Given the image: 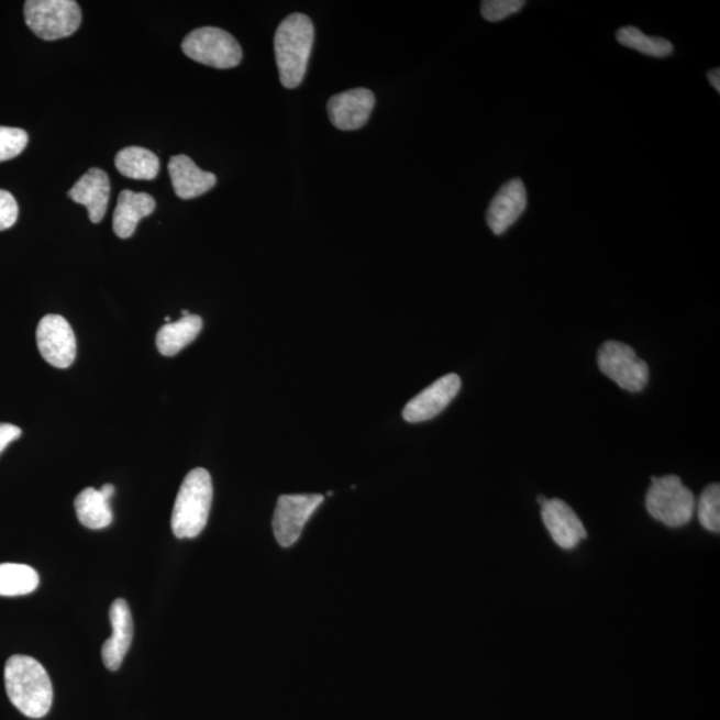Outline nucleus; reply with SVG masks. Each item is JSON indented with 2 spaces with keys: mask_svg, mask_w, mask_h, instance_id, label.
I'll return each mask as SVG.
<instances>
[{
  "mask_svg": "<svg viewBox=\"0 0 720 720\" xmlns=\"http://www.w3.org/2000/svg\"><path fill=\"white\" fill-rule=\"evenodd\" d=\"M4 685L11 704L27 718L46 717L54 690L46 668L34 657L11 656L4 666Z\"/></svg>",
  "mask_w": 720,
  "mask_h": 720,
  "instance_id": "nucleus-1",
  "label": "nucleus"
},
{
  "mask_svg": "<svg viewBox=\"0 0 720 720\" xmlns=\"http://www.w3.org/2000/svg\"><path fill=\"white\" fill-rule=\"evenodd\" d=\"M314 37V24L304 14L288 15L279 24L274 37V49L279 78L286 89H297L302 84Z\"/></svg>",
  "mask_w": 720,
  "mask_h": 720,
  "instance_id": "nucleus-2",
  "label": "nucleus"
},
{
  "mask_svg": "<svg viewBox=\"0 0 720 720\" xmlns=\"http://www.w3.org/2000/svg\"><path fill=\"white\" fill-rule=\"evenodd\" d=\"M212 480L208 469L193 468L186 475L175 500L171 529L179 540H192L208 524L212 503Z\"/></svg>",
  "mask_w": 720,
  "mask_h": 720,
  "instance_id": "nucleus-3",
  "label": "nucleus"
},
{
  "mask_svg": "<svg viewBox=\"0 0 720 720\" xmlns=\"http://www.w3.org/2000/svg\"><path fill=\"white\" fill-rule=\"evenodd\" d=\"M646 496V507L651 517L668 528H682L691 521L697 507L690 488L682 484L678 475L653 478Z\"/></svg>",
  "mask_w": 720,
  "mask_h": 720,
  "instance_id": "nucleus-4",
  "label": "nucleus"
},
{
  "mask_svg": "<svg viewBox=\"0 0 720 720\" xmlns=\"http://www.w3.org/2000/svg\"><path fill=\"white\" fill-rule=\"evenodd\" d=\"M24 21L43 41L70 36L81 23V10L74 0H29L24 3Z\"/></svg>",
  "mask_w": 720,
  "mask_h": 720,
  "instance_id": "nucleus-5",
  "label": "nucleus"
},
{
  "mask_svg": "<svg viewBox=\"0 0 720 720\" xmlns=\"http://www.w3.org/2000/svg\"><path fill=\"white\" fill-rule=\"evenodd\" d=\"M181 49L200 65L228 70L241 65L243 53L233 35L218 27L191 31L181 43Z\"/></svg>",
  "mask_w": 720,
  "mask_h": 720,
  "instance_id": "nucleus-6",
  "label": "nucleus"
},
{
  "mask_svg": "<svg viewBox=\"0 0 720 720\" xmlns=\"http://www.w3.org/2000/svg\"><path fill=\"white\" fill-rule=\"evenodd\" d=\"M598 366L606 377L625 391L640 392L649 384L647 363L638 358L628 344L616 341L603 343L598 353Z\"/></svg>",
  "mask_w": 720,
  "mask_h": 720,
  "instance_id": "nucleus-7",
  "label": "nucleus"
},
{
  "mask_svg": "<svg viewBox=\"0 0 720 720\" xmlns=\"http://www.w3.org/2000/svg\"><path fill=\"white\" fill-rule=\"evenodd\" d=\"M323 500L324 497L319 494L279 497L273 519L274 535L279 546L291 547L299 541L304 525Z\"/></svg>",
  "mask_w": 720,
  "mask_h": 720,
  "instance_id": "nucleus-8",
  "label": "nucleus"
},
{
  "mask_svg": "<svg viewBox=\"0 0 720 720\" xmlns=\"http://www.w3.org/2000/svg\"><path fill=\"white\" fill-rule=\"evenodd\" d=\"M36 344L48 365L70 367L77 356V340L70 323L64 317L48 314L36 329Z\"/></svg>",
  "mask_w": 720,
  "mask_h": 720,
  "instance_id": "nucleus-9",
  "label": "nucleus"
},
{
  "mask_svg": "<svg viewBox=\"0 0 720 720\" xmlns=\"http://www.w3.org/2000/svg\"><path fill=\"white\" fill-rule=\"evenodd\" d=\"M462 387L459 375L448 374L424 388L414 399L406 405L405 421L419 423L430 421L441 414L446 407L458 396Z\"/></svg>",
  "mask_w": 720,
  "mask_h": 720,
  "instance_id": "nucleus-10",
  "label": "nucleus"
},
{
  "mask_svg": "<svg viewBox=\"0 0 720 720\" xmlns=\"http://www.w3.org/2000/svg\"><path fill=\"white\" fill-rule=\"evenodd\" d=\"M375 106L374 93L367 89H353L330 98V121L342 131L359 130L368 122Z\"/></svg>",
  "mask_w": 720,
  "mask_h": 720,
  "instance_id": "nucleus-11",
  "label": "nucleus"
},
{
  "mask_svg": "<svg viewBox=\"0 0 720 720\" xmlns=\"http://www.w3.org/2000/svg\"><path fill=\"white\" fill-rule=\"evenodd\" d=\"M542 519L551 538L561 549L573 550L587 538L579 517L561 499H547L542 505Z\"/></svg>",
  "mask_w": 720,
  "mask_h": 720,
  "instance_id": "nucleus-12",
  "label": "nucleus"
},
{
  "mask_svg": "<svg viewBox=\"0 0 720 720\" xmlns=\"http://www.w3.org/2000/svg\"><path fill=\"white\" fill-rule=\"evenodd\" d=\"M528 208V192L521 179H512L500 187L487 210L488 228L496 235H502L517 223Z\"/></svg>",
  "mask_w": 720,
  "mask_h": 720,
  "instance_id": "nucleus-13",
  "label": "nucleus"
},
{
  "mask_svg": "<svg viewBox=\"0 0 720 720\" xmlns=\"http://www.w3.org/2000/svg\"><path fill=\"white\" fill-rule=\"evenodd\" d=\"M112 635L102 647V660L110 672L122 666L134 636V622L130 606L124 599H117L110 607Z\"/></svg>",
  "mask_w": 720,
  "mask_h": 720,
  "instance_id": "nucleus-14",
  "label": "nucleus"
},
{
  "mask_svg": "<svg viewBox=\"0 0 720 720\" xmlns=\"http://www.w3.org/2000/svg\"><path fill=\"white\" fill-rule=\"evenodd\" d=\"M109 175L100 168L93 167L81 177L73 189L68 191L74 202L84 204L89 211L90 221L99 223L103 221L110 200Z\"/></svg>",
  "mask_w": 720,
  "mask_h": 720,
  "instance_id": "nucleus-15",
  "label": "nucleus"
},
{
  "mask_svg": "<svg viewBox=\"0 0 720 720\" xmlns=\"http://www.w3.org/2000/svg\"><path fill=\"white\" fill-rule=\"evenodd\" d=\"M168 174H170L174 191L180 199L198 198L214 189L217 185L215 175L200 170L187 155L173 156L168 162Z\"/></svg>",
  "mask_w": 720,
  "mask_h": 720,
  "instance_id": "nucleus-16",
  "label": "nucleus"
},
{
  "mask_svg": "<svg viewBox=\"0 0 720 720\" xmlns=\"http://www.w3.org/2000/svg\"><path fill=\"white\" fill-rule=\"evenodd\" d=\"M155 209V199L148 193L122 191L119 193L114 219H112L114 233L122 240H129L134 235L141 219L152 215Z\"/></svg>",
  "mask_w": 720,
  "mask_h": 720,
  "instance_id": "nucleus-17",
  "label": "nucleus"
},
{
  "mask_svg": "<svg viewBox=\"0 0 720 720\" xmlns=\"http://www.w3.org/2000/svg\"><path fill=\"white\" fill-rule=\"evenodd\" d=\"M202 329L203 321L199 315L181 317L178 322L163 325L156 335V347L162 355H177L197 340Z\"/></svg>",
  "mask_w": 720,
  "mask_h": 720,
  "instance_id": "nucleus-18",
  "label": "nucleus"
},
{
  "mask_svg": "<svg viewBox=\"0 0 720 720\" xmlns=\"http://www.w3.org/2000/svg\"><path fill=\"white\" fill-rule=\"evenodd\" d=\"M118 171L136 180H153L158 177L160 163L158 156L147 148L126 147L115 158Z\"/></svg>",
  "mask_w": 720,
  "mask_h": 720,
  "instance_id": "nucleus-19",
  "label": "nucleus"
},
{
  "mask_svg": "<svg viewBox=\"0 0 720 720\" xmlns=\"http://www.w3.org/2000/svg\"><path fill=\"white\" fill-rule=\"evenodd\" d=\"M75 511L79 522L87 529L102 530L112 523V511L109 500H106L96 488L87 487L75 498Z\"/></svg>",
  "mask_w": 720,
  "mask_h": 720,
  "instance_id": "nucleus-20",
  "label": "nucleus"
},
{
  "mask_svg": "<svg viewBox=\"0 0 720 720\" xmlns=\"http://www.w3.org/2000/svg\"><path fill=\"white\" fill-rule=\"evenodd\" d=\"M40 586V575L21 563H0V597H22Z\"/></svg>",
  "mask_w": 720,
  "mask_h": 720,
  "instance_id": "nucleus-21",
  "label": "nucleus"
},
{
  "mask_svg": "<svg viewBox=\"0 0 720 720\" xmlns=\"http://www.w3.org/2000/svg\"><path fill=\"white\" fill-rule=\"evenodd\" d=\"M617 41L625 47L654 56V58H667L674 53V46L668 41L660 36H649L643 34L640 29L632 26L619 30Z\"/></svg>",
  "mask_w": 720,
  "mask_h": 720,
  "instance_id": "nucleus-22",
  "label": "nucleus"
},
{
  "mask_svg": "<svg viewBox=\"0 0 720 720\" xmlns=\"http://www.w3.org/2000/svg\"><path fill=\"white\" fill-rule=\"evenodd\" d=\"M700 524L711 532L720 531V486L713 484L707 486L700 496L697 507Z\"/></svg>",
  "mask_w": 720,
  "mask_h": 720,
  "instance_id": "nucleus-23",
  "label": "nucleus"
},
{
  "mask_svg": "<svg viewBox=\"0 0 720 720\" xmlns=\"http://www.w3.org/2000/svg\"><path fill=\"white\" fill-rule=\"evenodd\" d=\"M29 143L26 131L0 126V163L14 159Z\"/></svg>",
  "mask_w": 720,
  "mask_h": 720,
  "instance_id": "nucleus-24",
  "label": "nucleus"
},
{
  "mask_svg": "<svg viewBox=\"0 0 720 720\" xmlns=\"http://www.w3.org/2000/svg\"><path fill=\"white\" fill-rule=\"evenodd\" d=\"M522 0H485L481 2V15L488 22H499L523 9Z\"/></svg>",
  "mask_w": 720,
  "mask_h": 720,
  "instance_id": "nucleus-25",
  "label": "nucleus"
},
{
  "mask_svg": "<svg viewBox=\"0 0 720 720\" xmlns=\"http://www.w3.org/2000/svg\"><path fill=\"white\" fill-rule=\"evenodd\" d=\"M18 203L12 193L0 190V231L9 230L16 223Z\"/></svg>",
  "mask_w": 720,
  "mask_h": 720,
  "instance_id": "nucleus-26",
  "label": "nucleus"
},
{
  "mask_svg": "<svg viewBox=\"0 0 720 720\" xmlns=\"http://www.w3.org/2000/svg\"><path fill=\"white\" fill-rule=\"evenodd\" d=\"M22 436V430L14 424L0 423V455L9 444Z\"/></svg>",
  "mask_w": 720,
  "mask_h": 720,
  "instance_id": "nucleus-27",
  "label": "nucleus"
},
{
  "mask_svg": "<svg viewBox=\"0 0 720 720\" xmlns=\"http://www.w3.org/2000/svg\"><path fill=\"white\" fill-rule=\"evenodd\" d=\"M707 77H709L710 84L713 87V89H716L718 92H720V71H719V68H716V70H711L709 73V75H707Z\"/></svg>",
  "mask_w": 720,
  "mask_h": 720,
  "instance_id": "nucleus-28",
  "label": "nucleus"
},
{
  "mask_svg": "<svg viewBox=\"0 0 720 720\" xmlns=\"http://www.w3.org/2000/svg\"><path fill=\"white\" fill-rule=\"evenodd\" d=\"M99 491L102 494V497L110 502L111 498L114 497L115 487L112 485H104Z\"/></svg>",
  "mask_w": 720,
  "mask_h": 720,
  "instance_id": "nucleus-29",
  "label": "nucleus"
},
{
  "mask_svg": "<svg viewBox=\"0 0 720 720\" xmlns=\"http://www.w3.org/2000/svg\"><path fill=\"white\" fill-rule=\"evenodd\" d=\"M546 500H547L546 497H542V496H541V497H538V502H540L541 505H543L544 502H546Z\"/></svg>",
  "mask_w": 720,
  "mask_h": 720,
  "instance_id": "nucleus-30",
  "label": "nucleus"
},
{
  "mask_svg": "<svg viewBox=\"0 0 720 720\" xmlns=\"http://www.w3.org/2000/svg\"><path fill=\"white\" fill-rule=\"evenodd\" d=\"M181 315H184V317L190 315V312L187 311V310H184V311H181Z\"/></svg>",
  "mask_w": 720,
  "mask_h": 720,
  "instance_id": "nucleus-31",
  "label": "nucleus"
}]
</instances>
